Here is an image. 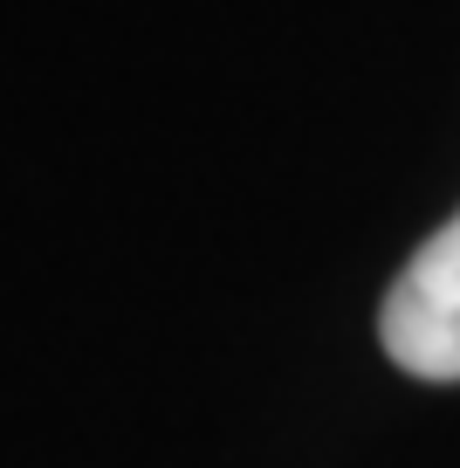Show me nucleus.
<instances>
[{
    "label": "nucleus",
    "instance_id": "nucleus-1",
    "mask_svg": "<svg viewBox=\"0 0 460 468\" xmlns=\"http://www.w3.org/2000/svg\"><path fill=\"white\" fill-rule=\"evenodd\" d=\"M378 337L392 366H405L413 379H460V214L419 241V255L385 296Z\"/></svg>",
    "mask_w": 460,
    "mask_h": 468
}]
</instances>
